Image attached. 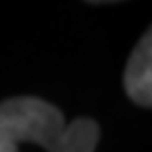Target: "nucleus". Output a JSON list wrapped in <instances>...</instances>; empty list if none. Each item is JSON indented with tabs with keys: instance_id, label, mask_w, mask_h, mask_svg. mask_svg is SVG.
Returning <instances> with one entry per match:
<instances>
[{
	"instance_id": "obj_2",
	"label": "nucleus",
	"mask_w": 152,
	"mask_h": 152,
	"mask_svg": "<svg viewBox=\"0 0 152 152\" xmlns=\"http://www.w3.org/2000/svg\"><path fill=\"white\" fill-rule=\"evenodd\" d=\"M123 85L125 92L134 103L150 107L152 105V43H150V31L143 34L139 45L134 47L132 56L128 61L123 74Z\"/></svg>"
},
{
	"instance_id": "obj_3",
	"label": "nucleus",
	"mask_w": 152,
	"mask_h": 152,
	"mask_svg": "<svg viewBox=\"0 0 152 152\" xmlns=\"http://www.w3.org/2000/svg\"><path fill=\"white\" fill-rule=\"evenodd\" d=\"M0 152H18V143L0 134Z\"/></svg>"
},
{
	"instance_id": "obj_1",
	"label": "nucleus",
	"mask_w": 152,
	"mask_h": 152,
	"mask_svg": "<svg viewBox=\"0 0 152 152\" xmlns=\"http://www.w3.org/2000/svg\"><path fill=\"white\" fill-rule=\"evenodd\" d=\"M0 134L18 145H43L47 152H94L99 143V125L92 119L65 123L58 107L34 96L0 103Z\"/></svg>"
}]
</instances>
